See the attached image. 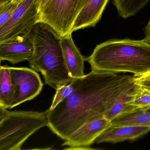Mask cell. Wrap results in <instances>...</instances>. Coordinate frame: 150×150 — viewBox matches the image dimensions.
<instances>
[{
    "label": "cell",
    "mask_w": 150,
    "mask_h": 150,
    "mask_svg": "<svg viewBox=\"0 0 150 150\" xmlns=\"http://www.w3.org/2000/svg\"><path fill=\"white\" fill-rule=\"evenodd\" d=\"M136 82L135 76L92 71L55 108L46 110L48 127L64 140L86 124L103 117Z\"/></svg>",
    "instance_id": "cell-1"
},
{
    "label": "cell",
    "mask_w": 150,
    "mask_h": 150,
    "mask_svg": "<svg viewBox=\"0 0 150 150\" xmlns=\"http://www.w3.org/2000/svg\"><path fill=\"white\" fill-rule=\"evenodd\" d=\"M92 71L140 76L150 72V43L144 39H111L98 45L86 58Z\"/></svg>",
    "instance_id": "cell-2"
},
{
    "label": "cell",
    "mask_w": 150,
    "mask_h": 150,
    "mask_svg": "<svg viewBox=\"0 0 150 150\" xmlns=\"http://www.w3.org/2000/svg\"><path fill=\"white\" fill-rule=\"evenodd\" d=\"M30 35L34 48L30 66L42 74L45 84L56 90L73 80L65 62L60 35L48 24L38 22Z\"/></svg>",
    "instance_id": "cell-3"
},
{
    "label": "cell",
    "mask_w": 150,
    "mask_h": 150,
    "mask_svg": "<svg viewBox=\"0 0 150 150\" xmlns=\"http://www.w3.org/2000/svg\"><path fill=\"white\" fill-rule=\"evenodd\" d=\"M47 112L0 108V150H20L36 132L48 126Z\"/></svg>",
    "instance_id": "cell-4"
},
{
    "label": "cell",
    "mask_w": 150,
    "mask_h": 150,
    "mask_svg": "<svg viewBox=\"0 0 150 150\" xmlns=\"http://www.w3.org/2000/svg\"><path fill=\"white\" fill-rule=\"evenodd\" d=\"M88 0H50L39 11L37 22L50 26L60 36L72 33L77 17Z\"/></svg>",
    "instance_id": "cell-5"
},
{
    "label": "cell",
    "mask_w": 150,
    "mask_h": 150,
    "mask_svg": "<svg viewBox=\"0 0 150 150\" xmlns=\"http://www.w3.org/2000/svg\"><path fill=\"white\" fill-rule=\"evenodd\" d=\"M40 0H22L10 20L0 28V43L29 34L37 23Z\"/></svg>",
    "instance_id": "cell-6"
},
{
    "label": "cell",
    "mask_w": 150,
    "mask_h": 150,
    "mask_svg": "<svg viewBox=\"0 0 150 150\" xmlns=\"http://www.w3.org/2000/svg\"><path fill=\"white\" fill-rule=\"evenodd\" d=\"M8 68L16 91L15 100L9 109L31 100L40 93L43 83L37 72L28 67L8 66Z\"/></svg>",
    "instance_id": "cell-7"
},
{
    "label": "cell",
    "mask_w": 150,
    "mask_h": 150,
    "mask_svg": "<svg viewBox=\"0 0 150 150\" xmlns=\"http://www.w3.org/2000/svg\"><path fill=\"white\" fill-rule=\"evenodd\" d=\"M111 122L104 117L86 124L65 140L62 146L66 150H94L91 148L96 139L111 126Z\"/></svg>",
    "instance_id": "cell-8"
},
{
    "label": "cell",
    "mask_w": 150,
    "mask_h": 150,
    "mask_svg": "<svg viewBox=\"0 0 150 150\" xmlns=\"http://www.w3.org/2000/svg\"><path fill=\"white\" fill-rule=\"evenodd\" d=\"M33 44L29 34L20 35L0 43V60L13 64L29 61L33 53Z\"/></svg>",
    "instance_id": "cell-9"
},
{
    "label": "cell",
    "mask_w": 150,
    "mask_h": 150,
    "mask_svg": "<svg viewBox=\"0 0 150 150\" xmlns=\"http://www.w3.org/2000/svg\"><path fill=\"white\" fill-rule=\"evenodd\" d=\"M62 51L67 67L72 78H81L85 76L84 63L86 58L75 45L72 33L61 37Z\"/></svg>",
    "instance_id": "cell-10"
},
{
    "label": "cell",
    "mask_w": 150,
    "mask_h": 150,
    "mask_svg": "<svg viewBox=\"0 0 150 150\" xmlns=\"http://www.w3.org/2000/svg\"><path fill=\"white\" fill-rule=\"evenodd\" d=\"M150 131V126L111 125L95 140V143H116L125 140H133L146 134Z\"/></svg>",
    "instance_id": "cell-11"
},
{
    "label": "cell",
    "mask_w": 150,
    "mask_h": 150,
    "mask_svg": "<svg viewBox=\"0 0 150 150\" xmlns=\"http://www.w3.org/2000/svg\"><path fill=\"white\" fill-rule=\"evenodd\" d=\"M109 0H88L77 17L72 32L93 27L100 20Z\"/></svg>",
    "instance_id": "cell-12"
},
{
    "label": "cell",
    "mask_w": 150,
    "mask_h": 150,
    "mask_svg": "<svg viewBox=\"0 0 150 150\" xmlns=\"http://www.w3.org/2000/svg\"><path fill=\"white\" fill-rule=\"evenodd\" d=\"M138 86V84L136 80L135 83L120 96L110 109L106 112L104 115V117L111 122L121 115L135 110L131 103Z\"/></svg>",
    "instance_id": "cell-13"
},
{
    "label": "cell",
    "mask_w": 150,
    "mask_h": 150,
    "mask_svg": "<svg viewBox=\"0 0 150 150\" xmlns=\"http://www.w3.org/2000/svg\"><path fill=\"white\" fill-rule=\"evenodd\" d=\"M112 126H150V107L122 114L111 122Z\"/></svg>",
    "instance_id": "cell-14"
},
{
    "label": "cell",
    "mask_w": 150,
    "mask_h": 150,
    "mask_svg": "<svg viewBox=\"0 0 150 150\" xmlns=\"http://www.w3.org/2000/svg\"><path fill=\"white\" fill-rule=\"evenodd\" d=\"M0 74V108L9 109L15 100L16 91L8 66H1Z\"/></svg>",
    "instance_id": "cell-15"
},
{
    "label": "cell",
    "mask_w": 150,
    "mask_h": 150,
    "mask_svg": "<svg viewBox=\"0 0 150 150\" xmlns=\"http://www.w3.org/2000/svg\"><path fill=\"white\" fill-rule=\"evenodd\" d=\"M150 0H113L118 15L124 19L137 15Z\"/></svg>",
    "instance_id": "cell-16"
},
{
    "label": "cell",
    "mask_w": 150,
    "mask_h": 150,
    "mask_svg": "<svg viewBox=\"0 0 150 150\" xmlns=\"http://www.w3.org/2000/svg\"><path fill=\"white\" fill-rule=\"evenodd\" d=\"M81 78H75L73 80L56 89V93L52 100V103L49 109L55 108L61 102L68 97L81 82Z\"/></svg>",
    "instance_id": "cell-17"
},
{
    "label": "cell",
    "mask_w": 150,
    "mask_h": 150,
    "mask_svg": "<svg viewBox=\"0 0 150 150\" xmlns=\"http://www.w3.org/2000/svg\"><path fill=\"white\" fill-rule=\"evenodd\" d=\"M138 84L137 88L132 101V105L135 110L150 107V90Z\"/></svg>",
    "instance_id": "cell-18"
},
{
    "label": "cell",
    "mask_w": 150,
    "mask_h": 150,
    "mask_svg": "<svg viewBox=\"0 0 150 150\" xmlns=\"http://www.w3.org/2000/svg\"><path fill=\"white\" fill-rule=\"evenodd\" d=\"M18 5L12 1L0 4V28L10 20Z\"/></svg>",
    "instance_id": "cell-19"
},
{
    "label": "cell",
    "mask_w": 150,
    "mask_h": 150,
    "mask_svg": "<svg viewBox=\"0 0 150 150\" xmlns=\"http://www.w3.org/2000/svg\"><path fill=\"white\" fill-rule=\"evenodd\" d=\"M135 77L136 78V81L139 84L150 90V79L145 78H140L137 76H135Z\"/></svg>",
    "instance_id": "cell-20"
},
{
    "label": "cell",
    "mask_w": 150,
    "mask_h": 150,
    "mask_svg": "<svg viewBox=\"0 0 150 150\" xmlns=\"http://www.w3.org/2000/svg\"><path fill=\"white\" fill-rule=\"evenodd\" d=\"M145 40L148 42L150 39V20L146 26L145 28Z\"/></svg>",
    "instance_id": "cell-21"
},
{
    "label": "cell",
    "mask_w": 150,
    "mask_h": 150,
    "mask_svg": "<svg viewBox=\"0 0 150 150\" xmlns=\"http://www.w3.org/2000/svg\"><path fill=\"white\" fill-rule=\"evenodd\" d=\"M50 1V0H40V5H39L40 10L42 8ZM40 10H39V11H40Z\"/></svg>",
    "instance_id": "cell-22"
},
{
    "label": "cell",
    "mask_w": 150,
    "mask_h": 150,
    "mask_svg": "<svg viewBox=\"0 0 150 150\" xmlns=\"http://www.w3.org/2000/svg\"><path fill=\"white\" fill-rule=\"evenodd\" d=\"M137 76V77H140V78H145V79H150V72L146 74H144L143 75H140V76Z\"/></svg>",
    "instance_id": "cell-23"
},
{
    "label": "cell",
    "mask_w": 150,
    "mask_h": 150,
    "mask_svg": "<svg viewBox=\"0 0 150 150\" xmlns=\"http://www.w3.org/2000/svg\"><path fill=\"white\" fill-rule=\"evenodd\" d=\"M12 0H0V4L8 2V1H12Z\"/></svg>",
    "instance_id": "cell-24"
},
{
    "label": "cell",
    "mask_w": 150,
    "mask_h": 150,
    "mask_svg": "<svg viewBox=\"0 0 150 150\" xmlns=\"http://www.w3.org/2000/svg\"><path fill=\"white\" fill-rule=\"evenodd\" d=\"M22 1V0H12V1H13V2H14V3L19 4Z\"/></svg>",
    "instance_id": "cell-25"
},
{
    "label": "cell",
    "mask_w": 150,
    "mask_h": 150,
    "mask_svg": "<svg viewBox=\"0 0 150 150\" xmlns=\"http://www.w3.org/2000/svg\"><path fill=\"white\" fill-rule=\"evenodd\" d=\"M148 42H149V43H150V39L149 40V41H148Z\"/></svg>",
    "instance_id": "cell-26"
}]
</instances>
